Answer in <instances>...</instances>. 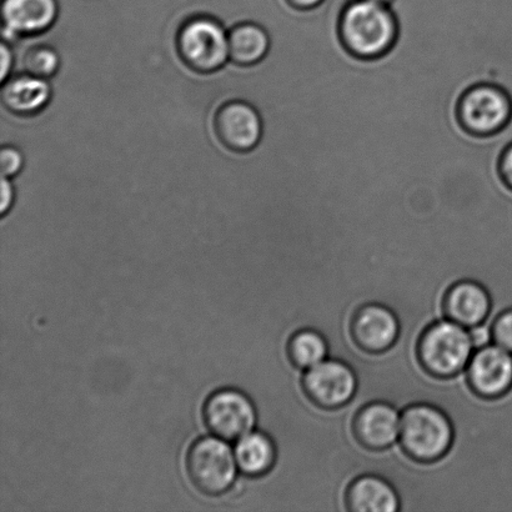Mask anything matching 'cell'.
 Instances as JSON below:
<instances>
[{"mask_svg": "<svg viewBox=\"0 0 512 512\" xmlns=\"http://www.w3.org/2000/svg\"><path fill=\"white\" fill-rule=\"evenodd\" d=\"M370 2H374V3H379V4H383V5H391V3L394 2V0H370Z\"/></svg>", "mask_w": 512, "mask_h": 512, "instance_id": "obj_28", "label": "cell"}, {"mask_svg": "<svg viewBox=\"0 0 512 512\" xmlns=\"http://www.w3.org/2000/svg\"><path fill=\"white\" fill-rule=\"evenodd\" d=\"M185 465L190 483L207 496L227 493L237 475V460L232 450L222 440L213 438L194 443Z\"/></svg>", "mask_w": 512, "mask_h": 512, "instance_id": "obj_6", "label": "cell"}, {"mask_svg": "<svg viewBox=\"0 0 512 512\" xmlns=\"http://www.w3.org/2000/svg\"><path fill=\"white\" fill-rule=\"evenodd\" d=\"M291 7L299 10H309L318 7L324 0H286Z\"/></svg>", "mask_w": 512, "mask_h": 512, "instance_id": "obj_27", "label": "cell"}, {"mask_svg": "<svg viewBox=\"0 0 512 512\" xmlns=\"http://www.w3.org/2000/svg\"><path fill=\"white\" fill-rule=\"evenodd\" d=\"M401 415L395 405L374 401L355 415L353 430L364 448L371 451L390 449L400 439Z\"/></svg>", "mask_w": 512, "mask_h": 512, "instance_id": "obj_13", "label": "cell"}, {"mask_svg": "<svg viewBox=\"0 0 512 512\" xmlns=\"http://www.w3.org/2000/svg\"><path fill=\"white\" fill-rule=\"evenodd\" d=\"M177 50L182 62L193 72H218L229 60V32L218 19L195 15L179 28Z\"/></svg>", "mask_w": 512, "mask_h": 512, "instance_id": "obj_4", "label": "cell"}, {"mask_svg": "<svg viewBox=\"0 0 512 512\" xmlns=\"http://www.w3.org/2000/svg\"><path fill=\"white\" fill-rule=\"evenodd\" d=\"M474 350L469 330L448 319L434 321L423 331L416 353L425 373L449 380L463 373Z\"/></svg>", "mask_w": 512, "mask_h": 512, "instance_id": "obj_3", "label": "cell"}, {"mask_svg": "<svg viewBox=\"0 0 512 512\" xmlns=\"http://www.w3.org/2000/svg\"><path fill=\"white\" fill-rule=\"evenodd\" d=\"M203 418L210 433L220 439L234 441L252 433L256 414L247 395L238 390L223 389L207 400Z\"/></svg>", "mask_w": 512, "mask_h": 512, "instance_id": "obj_8", "label": "cell"}, {"mask_svg": "<svg viewBox=\"0 0 512 512\" xmlns=\"http://www.w3.org/2000/svg\"><path fill=\"white\" fill-rule=\"evenodd\" d=\"M24 72L42 79L53 78L60 68V55L50 45H35L25 52Z\"/></svg>", "mask_w": 512, "mask_h": 512, "instance_id": "obj_20", "label": "cell"}, {"mask_svg": "<svg viewBox=\"0 0 512 512\" xmlns=\"http://www.w3.org/2000/svg\"><path fill=\"white\" fill-rule=\"evenodd\" d=\"M58 0H3V42L47 32L57 22Z\"/></svg>", "mask_w": 512, "mask_h": 512, "instance_id": "obj_12", "label": "cell"}, {"mask_svg": "<svg viewBox=\"0 0 512 512\" xmlns=\"http://www.w3.org/2000/svg\"><path fill=\"white\" fill-rule=\"evenodd\" d=\"M339 35L346 50L354 57L376 59L393 49L399 35V23L389 5L351 0L341 12Z\"/></svg>", "mask_w": 512, "mask_h": 512, "instance_id": "obj_1", "label": "cell"}, {"mask_svg": "<svg viewBox=\"0 0 512 512\" xmlns=\"http://www.w3.org/2000/svg\"><path fill=\"white\" fill-rule=\"evenodd\" d=\"M350 335L365 353H386L400 339L399 316L383 304H366L354 314Z\"/></svg>", "mask_w": 512, "mask_h": 512, "instance_id": "obj_11", "label": "cell"}, {"mask_svg": "<svg viewBox=\"0 0 512 512\" xmlns=\"http://www.w3.org/2000/svg\"><path fill=\"white\" fill-rule=\"evenodd\" d=\"M489 290L475 280H460L450 286L443 300V314L466 329L486 323L493 311Z\"/></svg>", "mask_w": 512, "mask_h": 512, "instance_id": "obj_14", "label": "cell"}, {"mask_svg": "<svg viewBox=\"0 0 512 512\" xmlns=\"http://www.w3.org/2000/svg\"><path fill=\"white\" fill-rule=\"evenodd\" d=\"M469 333L475 350L484 348V346L490 345L491 341H493V331H491V325L488 324V321L470 328Z\"/></svg>", "mask_w": 512, "mask_h": 512, "instance_id": "obj_23", "label": "cell"}, {"mask_svg": "<svg viewBox=\"0 0 512 512\" xmlns=\"http://www.w3.org/2000/svg\"><path fill=\"white\" fill-rule=\"evenodd\" d=\"M454 424L438 406L415 403L401 414L400 446L415 463L433 464L453 449Z\"/></svg>", "mask_w": 512, "mask_h": 512, "instance_id": "obj_2", "label": "cell"}, {"mask_svg": "<svg viewBox=\"0 0 512 512\" xmlns=\"http://www.w3.org/2000/svg\"><path fill=\"white\" fill-rule=\"evenodd\" d=\"M24 155L18 148L7 145L0 150V173L2 178L12 179L22 172Z\"/></svg>", "mask_w": 512, "mask_h": 512, "instance_id": "obj_22", "label": "cell"}, {"mask_svg": "<svg viewBox=\"0 0 512 512\" xmlns=\"http://www.w3.org/2000/svg\"><path fill=\"white\" fill-rule=\"evenodd\" d=\"M276 451L273 441L263 433H249L239 440L235 460L239 469L250 476H261L273 469Z\"/></svg>", "mask_w": 512, "mask_h": 512, "instance_id": "obj_18", "label": "cell"}, {"mask_svg": "<svg viewBox=\"0 0 512 512\" xmlns=\"http://www.w3.org/2000/svg\"><path fill=\"white\" fill-rule=\"evenodd\" d=\"M12 179L2 178V185H0V214L5 215L12 209L15 200V190L13 187Z\"/></svg>", "mask_w": 512, "mask_h": 512, "instance_id": "obj_24", "label": "cell"}, {"mask_svg": "<svg viewBox=\"0 0 512 512\" xmlns=\"http://www.w3.org/2000/svg\"><path fill=\"white\" fill-rule=\"evenodd\" d=\"M214 130L225 148L247 154L263 142L264 119L253 104L232 100L223 104L215 114Z\"/></svg>", "mask_w": 512, "mask_h": 512, "instance_id": "obj_9", "label": "cell"}, {"mask_svg": "<svg viewBox=\"0 0 512 512\" xmlns=\"http://www.w3.org/2000/svg\"><path fill=\"white\" fill-rule=\"evenodd\" d=\"M270 49V33L263 24L243 22L230 29V62L244 68L255 67L264 62Z\"/></svg>", "mask_w": 512, "mask_h": 512, "instance_id": "obj_17", "label": "cell"}, {"mask_svg": "<svg viewBox=\"0 0 512 512\" xmlns=\"http://www.w3.org/2000/svg\"><path fill=\"white\" fill-rule=\"evenodd\" d=\"M458 118L461 127L470 134L478 137L498 134L512 119L510 94L496 84H475L461 95Z\"/></svg>", "mask_w": 512, "mask_h": 512, "instance_id": "obj_5", "label": "cell"}, {"mask_svg": "<svg viewBox=\"0 0 512 512\" xmlns=\"http://www.w3.org/2000/svg\"><path fill=\"white\" fill-rule=\"evenodd\" d=\"M500 174L504 182L512 189V143L505 149L500 159Z\"/></svg>", "mask_w": 512, "mask_h": 512, "instance_id": "obj_26", "label": "cell"}, {"mask_svg": "<svg viewBox=\"0 0 512 512\" xmlns=\"http://www.w3.org/2000/svg\"><path fill=\"white\" fill-rule=\"evenodd\" d=\"M301 385L311 403L329 410L344 408L354 400L359 389L355 371L336 358L325 359L306 370Z\"/></svg>", "mask_w": 512, "mask_h": 512, "instance_id": "obj_7", "label": "cell"}, {"mask_svg": "<svg viewBox=\"0 0 512 512\" xmlns=\"http://www.w3.org/2000/svg\"><path fill=\"white\" fill-rule=\"evenodd\" d=\"M52 99L47 79L28 73L8 78L2 87V103L8 112L18 117H33L43 112Z\"/></svg>", "mask_w": 512, "mask_h": 512, "instance_id": "obj_15", "label": "cell"}, {"mask_svg": "<svg viewBox=\"0 0 512 512\" xmlns=\"http://www.w3.org/2000/svg\"><path fill=\"white\" fill-rule=\"evenodd\" d=\"M330 354V346L325 336L313 329H304L291 336L288 343L290 363L300 370H308L318 365Z\"/></svg>", "mask_w": 512, "mask_h": 512, "instance_id": "obj_19", "label": "cell"}, {"mask_svg": "<svg viewBox=\"0 0 512 512\" xmlns=\"http://www.w3.org/2000/svg\"><path fill=\"white\" fill-rule=\"evenodd\" d=\"M468 383L481 398H503L512 389V353L496 344L476 350L468 365Z\"/></svg>", "mask_w": 512, "mask_h": 512, "instance_id": "obj_10", "label": "cell"}, {"mask_svg": "<svg viewBox=\"0 0 512 512\" xmlns=\"http://www.w3.org/2000/svg\"><path fill=\"white\" fill-rule=\"evenodd\" d=\"M346 510L353 512H396L401 510L398 490L376 475H361L351 481L345 494Z\"/></svg>", "mask_w": 512, "mask_h": 512, "instance_id": "obj_16", "label": "cell"}, {"mask_svg": "<svg viewBox=\"0 0 512 512\" xmlns=\"http://www.w3.org/2000/svg\"><path fill=\"white\" fill-rule=\"evenodd\" d=\"M494 344L512 353V309L504 310L491 323Z\"/></svg>", "mask_w": 512, "mask_h": 512, "instance_id": "obj_21", "label": "cell"}, {"mask_svg": "<svg viewBox=\"0 0 512 512\" xmlns=\"http://www.w3.org/2000/svg\"><path fill=\"white\" fill-rule=\"evenodd\" d=\"M0 60H2V63H0V82L4 83L12 72L14 62L12 49H10L8 43L3 42L2 47H0Z\"/></svg>", "mask_w": 512, "mask_h": 512, "instance_id": "obj_25", "label": "cell"}]
</instances>
